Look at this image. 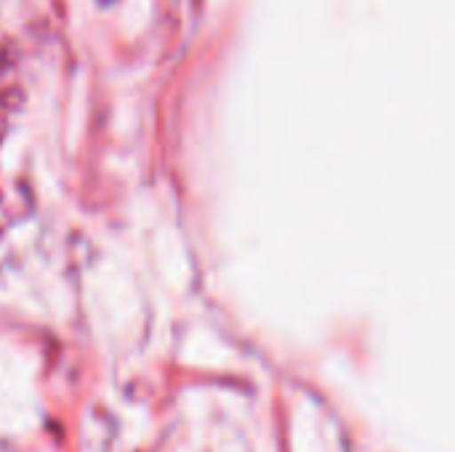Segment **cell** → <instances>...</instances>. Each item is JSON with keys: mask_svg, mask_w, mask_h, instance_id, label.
Returning a JSON list of instances; mask_svg holds the SVG:
<instances>
[]
</instances>
